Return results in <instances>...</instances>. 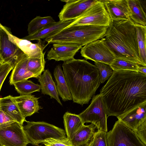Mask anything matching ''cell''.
I'll use <instances>...</instances> for the list:
<instances>
[{"label":"cell","mask_w":146,"mask_h":146,"mask_svg":"<svg viewBox=\"0 0 146 146\" xmlns=\"http://www.w3.org/2000/svg\"><path fill=\"white\" fill-rule=\"evenodd\" d=\"M100 92L107 117H117L146 102V75L133 71L113 70Z\"/></svg>","instance_id":"6da1fadb"},{"label":"cell","mask_w":146,"mask_h":146,"mask_svg":"<svg viewBox=\"0 0 146 146\" xmlns=\"http://www.w3.org/2000/svg\"><path fill=\"white\" fill-rule=\"evenodd\" d=\"M62 66L74 102L88 104L101 84L97 68L86 60L74 58L64 62Z\"/></svg>","instance_id":"7a4b0ae2"},{"label":"cell","mask_w":146,"mask_h":146,"mask_svg":"<svg viewBox=\"0 0 146 146\" xmlns=\"http://www.w3.org/2000/svg\"><path fill=\"white\" fill-rule=\"evenodd\" d=\"M104 37L102 39L115 58L129 61L142 66L138 56L136 28L130 18L111 21Z\"/></svg>","instance_id":"3957f363"},{"label":"cell","mask_w":146,"mask_h":146,"mask_svg":"<svg viewBox=\"0 0 146 146\" xmlns=\"http://www.w3.org/2000/svg\"><path fill=\"white\" fill-rule=\"evenodd\" d=\"M108 27L89 25L69 26L44 39L48 44L65 43L82 47L104 38Z\"/></svg>","instance_id":"277c9868"},{"label":"cell","mask_w":146,"mask_h":146,"mask_svg":"<svg viewBox=\"0 0 146 146\" xmlns=\"http://www.w3.org/2000/svg\"><path fill=\"white\" fill-rule=\"evenodd\" d=\"M23 128L29 143L38 145L45 139L52 138L62 139L66 137L65 131L43 121H27Z\"/></svg>","instance_id":"5b68a950"},{"label":"cell","mask_w":146,"mask_h":146,"mask_svg":"<svg viewBox=\"0 0 146 146\" xmlns=\"http://www.w3.org/2000/svg\"><path fill=\"white\" fill-rule=\"evenodd\" d=\"M78 115L84 124L91 123L98 130L107 132V111L100 94L94 95L90 105Z\"/></svg>","instance_id":"8992f818"},{"label":"cell","mask_w":146,"mask_h":146,"mask_svg":"<svg viewBox=\"0 0 146 146\" xmlns=\"http://www.w3.org/2000/svg\"><path fill=\"white\" fill-rule=\"evenodd\" d=\"M111 22L104 3L100 0H98L68 27L89 25L108 27Z\"/></svg>","instance_id":"52a82bcc"},{"label":"cell","mask_w":146,"mask_h":146,"mask_svg":"<svg viewBox=\"0 0 146 146\" xmlns=\"http://www.w3.org/2000/svg\"><path fill=\"white\" fill-rule=\"evenodd\" d=\"M108 146H146L133 131L118 120L107 132Z\"/></svg>","instance_id":"ba28073f"},{"label":"cell","mask_w":146,"mask_h":146,"mask_svg":"<svg viewBox=\"0 0 146 146\" xmlns=\"http://www.w3.org/2000/svg\"><path fill=\"white\" fill-rule=\"evenodd\" d=\"M81 49L80 54L82 56L94 62L110 65L115 58L102 38L88 43Z\"/></svg>","instance_id":"9c48e42d"},{"label":"cell","mask_w":146,"mask_h":146,"mask_svg":"<svg viewBox=\"0 0 146 146\" xmlns=\"http://www.w3.org/2000/svg\"><path fill=\"white\" fill-rule=\"evenodd\" d=\"M25 54L9 38L7 28L0 24V56L14 67Z\"/></svg>","instance_id":"30bf717a"},{"label":"cell","mask_w":146,"mask_h":146,"mask_svg":"<svg viewBox=\"0 0 146 146\" xmlns=\"http://www.w3.org/2000/svg\"><path fill=\"white\" fill-rule=\"evenodd\" d=\"M0 143L2 146H27L29 143L23 125L15 121L0 128Z\"/></svg>","instance_id":"8fae6325"},{"label":"cell","mask_w":146,"mask_h":146,"mask_svg":"<svg viewBox=\"0 0 146 146\" xmlns=\"http://www.w3.org/2000/svg\"><path fill=\"white\" fill-rule=\"evenodd\" d=\"M97 0H68L58 15L60 21L76 19L81 16Z\"/></svg>","instance_id":"7c38bea8"},{"label":"cell","mask_w":146,"mask_h":146,"mask_svg":"<svg viewBox=\"0 0 146 146\" xmlns=\"http://www.w3.org/2000/svg\"><path fill=\"white\" fill-rule=\"evenodd\" d=\"M82 47L70 44L55 43L48 52L46 58L48 60L64 62L74 58L76 54Z\"/></svg>","instance_id":"4fadbf2b"},{"label":"cell","mask_w":146,"mask_h":146,"mask_svg":"<svg viewBox=\"0 0 146 146\" xmlns=\"http://www.w3.org/2000/svg\"><path fill=\"white\" fill-rule=\"evenodd\" d=\"M7 31L10 39L29 58H41L45 55V52H43L45 45L41 40H38L37 43H33L30 41L20 38L13 35L7 28Z\"/></svg>","instance_id":"5bb4252c"},{"label":"cell","mask_w":146,"mask_h":146,"mask_svg":"<svg viewBox=\"0 0 146 146\" xmlns=\"http://www.w3.org/2000/svg\"><path fill=\"white\" fill-rule=\"evenodd\" d=\"M104 4L111 21L127 20L131 15L127 0H100Z\"/></svg>","instance_id":"9a60e30c"},{"label":"cell","mask_w":146,"mask_h":146,"mask_svg":"<svg viewBox=\"0 0 146 146\" xmlns=\"http://www.w3.org/2000/svg\"><path fill=\"white\" fill-rule=\"evenodd\" d=\"M117 118L119 121L134 131L146 121V102Z\"/></svg>","instance_id":"2e32d148"},{"label":"cell","mask_w":146,"mask_h":146,"mask_svg":"<svg viewBox=\"0 0 146 146\" xmlns=\"http://www.w3.org/2000/svg\"><path fill=\"white\" fill-rule=\"evenodd\" d=\"M15 103L22 115L25 118L38 112L42 109L39 105V98L30 95H20L13 97Z\"/></svg>","instance_id":"e0dca14e"},{"label":"cell","mask_w":146,"mask_h":146,"mask_svg":"<svg viewBox=\"0 0 146 146\" xmlns=\"http://www.w3.org/2000/svg\"><path fill=\"white\" fill-rule=\"evenodd\" d=\"M75 19L67 21H59L51 24L36 33L22 38L29 41L45 39L53 35L68 27Z\"/></svg>","instance_id":"ac0fdd59"},{"label":"cell","mask_w":146,"mask_h":146,"mask_svg":"<svg viewBox=\"0 0 146 146\" xmlns=\"http://www.w3.org/2000/svg\"><path fill=\"white\" fill-rule=\"evenodd\" d=\"M37 79L40 83L42 94L49 96L51 98L56 100L62 106L57 90L56 85L49 70L48 69L44 70L43 74Z\"/></svg>","instance_id":"d6986e66"},{"label":"cell","mask_w":146,"mask_h":146,"mask_svg":"<svg viewBox=\"0 0 146 146\" xmlns=\"http://www.w3.org/2000/svg\"><path fill=\"white\" fill-rule=\"evenodd\" d=\"M1 110L12 118L15 121L23 125L27 122L22 114L13 96L9 95L0 98Z\"/></svg>","instance_id":"ffe728a7"},{"label":"cell","mask_w":146,"mask_h":146,"mask_svg":"<svg viewBox=\"0 0 146 146\" xmlns=\"http://www.w3.org/2000/svg\"><path fill=\"white\" fill-rule=\"evenodd\" d=\"M29 57L25 54L13 68L10 77L11 85L18 82L28 80L31 78H36L35 76L28 71L27 64Z\"/></svg>","instance_id":"44dd1931"},{"label":"cell","mask_w":146,"mask_h":146,"mask_svg":"<svg viewBox=\"0 0 146 146\" xmlns=\"http://www.w3.org/2000/svg\"><path fill=\"white\" fill-rule=\"evenodd\" d=\"M96 126L93 124H84L70 140L74 146H88L95 132Z\"/></svg>","instance_id":"7402d4cb"},{"label":"cell","mask_w":146,"mask_h":146,"mask_svg":"<svg viewBox=\"0 0 146 146\" xmlns=\"http://www.w3.org/2000/svg\"><path fill=\"white\" fill-rule=\"evenodd\" d=\"M54 75L57 83L56 88L58 95L64 101L72 100V97L67 84L60 66H56Z\"/></svg>","instance_id":"603a6c76"},{"label":"cell","mask_w":146,"mask_h":146,"mask_svg":"<svg viewBox=\"0 0 146 146\" xmlns=\"http://www.w3.org/2000/svg\"><path fill=\"white\" fill-rule=\"evenodd\" d=\"M63 118L66 134L67 138L70 140L84 124L78 115L67 112Z\"/></svg>","instance_id":"cb8c5ba5"},{"label":"cell","mask_w":146,"mask_h":146,"mask_svg":"<svg viewBox=\"0 0 146 146\" xmlns=\"http://www.w3.org/2000/svg\"><path fill=\"white\" fill-rule=\"evenodd\" d=\"M130 9V18L135 24L146 26V15L143 4L140 0H127Z\"/></svg>","instance_id":"d4e9b609"},{"label":"cell","mask_w":146,"mask_h":146,"mask_svg":"<svg viewBox=\"0 0 146 146\" xmlns=\"http://www.w3.org/2000/svg\"><path fill=\"white\" fill-rule=\"evenodd\" d=\"M135 24L139 51V58L142 66H146V26Z\"/></svg>","instance_id":"484cf974"},{"label":"cell","mask_w":146,"mask_h":146,"mask_svg":"<svg viewBox=\"0 0 146 146\" xmlns=\"http://www.w3.org/2000/svg\"><path fill=\"white\" fill-rule=\"evenodd\" d=\"M56 21L51 16H37L33 19L28 26V35L34 34Z\"/></svg>","instance_id":"4316f807"},{"label":"cell","mask_w":146,"mask_h":146,"mask_svg":"<svg viewBox=\"0 0 146 146\" xmlns=\"http://www.w3.org/2000/svg\"><path fill=\"white\" fill-rule=\"evenodd\" d=\"M44 56V55H43L41 58H28L27 64V69L29 72L35 76L36 78H38L44 70L46 62Z\"/></svg>","instance_id":"83f0119b"},{"label":"cell","mask_w":146,"mask_h":146,"mask_svg":"<svg viewBox=\"0 0 146 146\" xmlns=\"http://www.w3.org/2000/svg\"><path fill=\"white\" fill-rule=\"evenodd\" d=\"M13 85L20 95H30L34 92H40L41 90L40 85L28 80L17 82Z\"/></svg>","instance_id":"f1b7e54d"},{"label":"cell","mask_w":146,"mask_h":146,"mask_svg":"<svg viewBox=\"0 0 146 146\" xmlns=\"http://www.w3.org/2000/svg\"><path fill=\"white\" fill-rule=\"evenodd\" d=\"M110 65L113 70H127L136 72H138L139 66L136 63L117 58H115Z\"/></svg>","instance_id":"f546056e"},{"label":"cell","mask_w":146,"mask_h":146,"mask_svg":"<svg viewBox=\"0 0 146 146\" xmlns=\"http://www.w3.org/2000/svg\"><path fill=\"white\" fill-rule=\"evenodd\" d=\"M94 64L99 70L101 83H103L112 75L113 70L110 65L102 62H94Z\"/></svg>","instance_id":"4dcf8cb0"},{"label":"cell","mask_w":146,"mask_h":146,"mask_svg":"<svg viewBox=\"0 0 146 146\" xmlns=\"http://www.w3.org/2000/svg\"><path fill=\"white\" fill-rule=\"evenodd\" d=\"M107 132L100 130L96 132L88 146H108Z\"/></svg>","instance_id":"1f68e13d"},{"label":"cell","mask_w":146,"mask_h":146,"mask_svg":"<svg viewBox=\"0 0 146 146\" xmlns=\"http://www.w3.org/2000/svg\"><path fill=\"white\" fill-rule=\"evenodd\" d=\"M45 146H74L67 137L62 139L49 138L42 143Z\"/></svg>","instance_id":"d6a6232c"},{"label":"cell","mask_w":146,"mask_h":146,"mask_svg":"<svg viewBox=\"0 0 146 146\" xmlns=\"http://www.w3.org/2000/svg\"><path fill=\"white\" fill-rule=\"evenodd\" d=\"M13 69L11 65L3 62L0 67V91L3 83L10 71Z\"/></svg>","instance_id":"836d02e7"},{"label":"cell","mask_w":146,"mask_h":146,"mask_svg":"<svg viewBox=\"0 0 146 146\" xmlns=\"http://www.w3.org/2000/svg\"><path fill=\"white\" fill-rule=\"evenodd\" d=\"M133 131L141 141L146 145V121L141 124Z\"/></svg>","instance_id":"e575fe53"},{"label":"cell","mask_w":146,"mask_h":146,"mask_svg":"<svg viewBox=\"0 0 146 146\" xmlns=\"http://www.w3.org/2000/svg\"><path fill=\"white\" fill-rule=\"evenodd\" d=\"M15 121L12 118L0 110V128L8 127Z\"/></svg>","instance_id":"d590c367"},{"label":"cell","mask_w":146,"mask_h":146,"mask_svg":"<svg viewBox=\"0 0 146 146\" xmlns=\"http://www.w3.org/2000/svg\"><path fill=\"white\" fill-rule=\"evenodd\" d=\"M138 72L142 74L146 75V66H139L138 69Z\"/></svg>","instance_id":"8d00e7d4"},{"label":"cell","mask_w":146,"mask_h":146,"mask_svg":"<svg viewBox=\"0 0 146 146\" xmlns=\"http://www.w3.org/2000/svg\"><path fill=\"white\" fill-rule=\"evenodd\" d=\"M3 61L1 58L0 56V67L2 63L3 62Z\"/></svg>","instance_id":"74e56055"},{"label":"cell","mask_w":146,"mask_h":146,"mask_svg":"<svg viewBox=\"0 0 146 146\" xmlns=\"http://www.w3.org/2000/svg\"><path fill=\"white\" fill-rule=\"evenodd\" d=\"M0 98H0V110H1V106H0Z\"/></svg>","instance_id":"f35d334b"},{"label":"cell","mask_w":146,"mask_h":146,"mask_svg":"<svg viewBox=\"0 0 146 146\" xmlns=\"http://www.w3.org/2000/svg\"><path fill=\"white\" fill-rule=\"evenodd\" d=\"M0 146H2L1 145V144H0Z\"/></svg>","instance_id":"ab89813d"},{"label":"cell","mask_w":146,"mask_h":146,"mask_svg":"<svg viewBox=\"0 0 146 146\" xmlns=\"http://www.w3.org/2000/svg\"></svg>","instance_id":"60d3db41"}]
</instances>
